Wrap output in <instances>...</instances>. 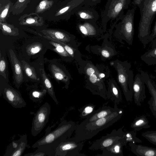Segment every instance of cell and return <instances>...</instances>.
I'll return each instance as SVG.
<instances>
[{"mask_svg":"<svg viewBox=\"0 0 156 156\" xmlns=\"http://www.w3.org/2000/svg\"><path fill=\"white\" fill-rule=\"evenodd\" d=\"M77 126L73 121L64 120L53 130L46 132L45 135L37 141L32 147L45 152L48 156H55L56 148L59 144L69 138L75 130Z\"/></svg>","mask_w":156,"mask_h":156,"instance_id":"cell-1","label":"cell"},{"mask_svg":"<svg viewBox=\"0 0 156 156\" xmlns=\"http://www.w3.org/2000/svg\"><path fill=\"white\" fill-rule=\"evenodd\" d=\"M122 114V109L117 106L114 112L105 117L87 123L82 122L77 126L74 137L69 139L78 142L90 139L100 131L117 122Z\"/></svg>","mask_w":156,"mask_h":156,"instance_id":"cell-2","label":"cell"},{"mask_svg":"<svg viewBox=\"0 0 156 156\" xmlns=\"http://www.w3.org/2000/svg\"><path fill=\"white\" fill-rule=\"evenodd\" d=\"M139 8L140 18L138 37L145 47L149 43L151 25L156 15V0H143Z\"/></svg>","mask_w":156,"mask_h":156,"instance_id":"cell-3","label":"cell"},{"mask_svg":"<svg viewBox=\"0 0 156 156\" xmlns=\"http://www.w3.org/2000/svg\"><path fill=\"white\" fill-rule=\"evenodd\" d=\"M118 73L119 82L127 101H131L133 95L134 74L130 69L131 64L127 61H117L115 64Z\"/></svg>","mask_w":156,"mask_h":156,"instance_id":"cell-4","label":"cell"},{"mask_svg":"<svg viewBox=\"0 0 156 156\" xmlns=\"http://www.w3.org/2000/svg\"><path fill=\"white\" fill-rule=\"evenodd\" d=\"M130 2V0H108L101 14V25L104 31L108 21L116 20L124 15V10L128 8Z\"/></svg>","mask_w":156,"mask_h":156,"instance_id":"cell-5","label":"cell"},{"mask_svg":"<svg viewBox=\"0 0 156 156\" xmlns=\"http://www.w3.org/2000/svg\"><path fill=\"white\" fill-rule=\"evenodd\" d=\"M135 11L134 8L128 9L126 14L121 17L120 21L114 27L115 34L130 45L132 44L134 35Z\"/></svg>","mask_w":156,"mask_h":156,"instance_id":"cell-6","label":"cell"},{"mask_svg":"<svg viewBox=\"0 0 156 156\" xmlns=\"http://www.w3.org/2000/svg\"><path fill=\"white\" fill-rule=\"evenodd\" d=\"M86 0H64L57 4V9L52 12V20H67L71 16L81 7L83 6Z\"/></svg>","mask_w":156,"mask_h":156,"instance_id":"cell-7","label":"cell"},{"mask_svg":"<svg viewBox=\"0 0 156 156\" xmlns=\"http://www.w3.org/2000/svg\"><path fill=\"white\" fill-rule=\"evenodd\" d=\"M49 104L46 102L39 109L34 116L32 124L31 133L35 136L39 133L48 122L51 112Z\"/></svg>","mask_w":156,"mask_h":156,"instance_id":"cell-8","label":"cell"},{"mask_svg":"<svg viewBox=\"0 0 156 156\" xmlns=\"http://www.w3.org/2000/svg\"><path fill=\"white\" fill-rule=\"evenodd\" d=\"M84 142H78L69 138L61 143L56 149L55 156H79L85 155L80 154Z\"/></svg>","mask_w":156,"mask_h":156,"instance_id":"cell-9","label":"cell"},{"mask_svg":"<svg viewBox=\"0 0 156 156\" xmlns=\"http://www.w3.org/2000/svg\"><path fill=\"white\" fill-rule=\"evenodd\" d=\"M123 127L117 130L114 129L106 136L97 140L89 147L91 150L102 149L111 145L123 137L125 134L122 130Z\"/></svg>","mask_w":156,"mask_h":156,"instance_id":"cell-10","label":"cell"},{"mask_svg":"<svg viewBox=\"0 0 156 156\" xmlns=\"http://www.w3.org/2000/svg\"><path fill=\"white\" fill-rule=\"evenodd\" d=\"M4 98L13 107L21 108L26 105V103L20 93L10 86L4 87L2 90Z\"/></svg>","mask_w":156,"mask_h":156,"instance_id":"cell-11","label":"cell"},{"mask_svg":"<svg viewBox=\"0 0 156 156\" xmlns=\"http://www.w3.org/2000/svg\"><path fill=\"white\" fill-rule=\"evenodd\" d=\"M9 60L13 74L14 81L16 87L19 88L23 79L22 66L12 49H9Z\"/></svg>","mask_w":156,"mask_h":156,"instance_id":"cell-12","label":"cell"},{"mask_svg":"<svg viewBox=\"0 0 156 156\" xmlns=\"http://www.w3.org/2000/svg\"><path fill=\"white\" fill-rule=\"evenodd\" d=\"M145 83L141 74H137L134 78L133 85V95L135 103L140 105V102L145 98Z\"/></svg>","mask_w":156,"mask_h":156,"instance_id":"cell-13","label":"cell"},{"mask_svg":"<svg viewBox=\"0 0 156 156\" xmlns=\"http://www.w3.org/2000/svg\"><path fill=\"white\" fill-rule=\"evenodd\" d=\"M75 14L77 18L81 21L95 23L99 17L98 12L95 10L85 5L78 9Z\"/></svg>","mask_w":156,"mask_h":156,"instance_id":"cell-14","label":"cell"},{"mask_svg":"<svg viewBox=\"0 0 156 156\" xmlns=\"http://www.w3.org/2000/svg\"><path fill=\"white\" fill-rule=\"evenodd\" d=\"M127 143L125 138L123 136L111 145L101 150L102 154L97 156H123V147Z\"/></svg>","mask_w":156,"mask_h":156,"instance_id":"cell-15","label":"cell"},{"mask_svg":"<svg viewBox=\"0 0 156 156\" xmlns=\"http://www.w3.org/2000/svg\"><path fill=\"white\" fill-rule=\"evenodd\" d=\"M143 77L151 97L149 104L152 112L156 116V87L154 82H153L147 73L141 71L140 74Z\"/></svg>","mask_w":156,"mask_h":156,"instance_id":"cell-16","label":"cell"},{"mask_svg":"<svg viewBox=\"0 0 156 156\" xmlns=\"http://www.w3.org/2000/svg\"><path fill=\"white\" fill-rule=\"evenodd\" d=\"M76 28L78 31L84 36L96 35L100 32L95 23L88 21L79 22L76 24Z\"/></svg>","mask_w":156,"mask_h":156,"instance_id":"cell-17","label":"cell"},{"mask_svg":"<svg viewBox=\"0 0 156 156\" xmlns=\"http://www.w3.org/2000/svg\"><path fill=\"white\" fill-rule=\"evenodd\" d=\"M117 106L115 105L114 108L106 106H104L95 110L82 122L87 123L105 117L114 112Z\"/></svg>","mask_w":156,"mask_h":156,"instance_id":"cell-18","label":"cell"},{"mask_svg":"<svg viewBox=\"0 0 156 156\" xmlns=\"http://www.w3.org/2000/svg\"><path fill=\"white\" fill-rule=\"evenodd\" d=\"M107 97V99L113 101L115 105L122 100L121 91L116 83L114 81H111L109 83Z\"/></svg>","mask_w":156,"mask_h":156,"instance_id":"cell-19","label":"cell"},{"mask_svg":"<svg viewBox=\"0 0 156 156\" xmlns=\"http://www.w3.org/2000/svg\"><path fill=\"white\" fill-rule=\"evenodd\" d=\"M42 32L45 35L65 43L69 42L71 38L66 32L58 30H44Z\"/></svg>","mask_w":156,"mask_h":156,"instance_id":"cell-20","label":"cell"},{"mask_svg":"<svg viewBox=\"0 0 156 156\" xmlns=\"http://www.w3.org/2000/svg\"><path fill=\"white\" fill-rule=\"evenodd\" d=\"M40 71L43 83L45 89L46 90L47 93L52 98L56 104L58 105L59 102L55 95L54 87L51 81L47 76L43 68H40Z\"/></svg>","mask_w":156,"mask_h":156,"instance_id":"cell-21","label":"cell"},{"mask_svg":"<svg viewBox=\"0 0 156 156\" xmlns=\"http://www.w3.org/2000/svg\"><path fill=\"white\" fill-rule=\"evenodd\" d=\"M133 152L140 156H156V149L142 145L130 144Z\"/></svg>","mask_w":156,"mask_h":156,"instance_id":"cell-22","label":"cell"},{"mask_svg":"<svg viewBox=\"0 0 156 156\" xmlns=\"http://www.w3.org/2000/svg\"><path fill=\"white\" fill-rule=\"evenodd\" d=\"M36 14L34 17V14L24 15L20 18V24L24 25H30L35 26H41L43 24V21L42 20H37L41 19V17Z\"/></svg>","mask_w":156,"mask_h":156,"instance_id":"cell-23","label":"cell"},{"mask_svg":"<svg viewBox=\"0 0 156 156\" xmlns=\"http://www.w3.org/2000/svg\"><path fill=\"white\" fill-rule=\"evenodd\" d=\"M51 70L55 80L58 81L64 82L67 86L69 78L61 69L55 64H52L51 66Z\"/></svg>","mask_w":156,"mask_h":156,"instance_id":"cell-24","label":"cell"},{"mask_svg":"<svg viewBox=\"0 0 156 156\" xmlns=\"http://www.w3.org/2000/svg\"><path fill=\"white\" fill-rule=\"evenodd\" d=\"M4 5L0 3V22L6 23L5 19L12 10L13 3L9 0H3Z\"/></svg>","mask_w":156,"mask_h":156,"instance_id":"cell-25","label":"cell"},{"mask_svg":"<svg viewBox=\"0 0 156 156\" xmlns=\"http://www.w3.org/2000/svg\"><path fill=\"white\" fill-rule=\"evenodd\" d=\"M140 58L148 66L156 65V47L146 52L141 56Z\"/></svg>","mask_w":156,"mask_h":156,"instance_id":"cell-26","label":"cell"},{"mask_svg":"<svg viewBox=\"0 0 156 156\" xmlns=\"http://www.w3.org/2000/svg\"><path fill=\"white\" fill-rule=\"evenodd\" d=\"M0 28L2 34L5 35L15 36L19 34L18 29L13 25L0 22Z\"/></svg>","mask_w":156,"mask_h":156,"instance_id":"cell-27","label":"cell"},{"mask_svg":"<svg viewBox=\"0 0 156 156\" xmlns=\"http://www.w3.org/2000/svg\"><path fill=\"white\" fill-rule=\"evenodd\" d=\"M20 142L17 149L11 156H21L24 152L27 145V136L26 134L20 136Z\"/></svg>","mask_w":156,"mask_h":156,"instance_id":"cell-28","label":"cell"},{"mask_svg":"<svg viewBox=\"0 0 156 156\" xmlns=\"http://www.w3.org/2000/svg\"><path fill=\"white\" fill-rule=\"evenodd\" d=\"M23 69L24 70L26 75L30 78L38 80L35 69L31 66L27 62L24 60L21 61Z\"/></svg>","mask_w":156,"mask_h":156,"instance_id":"cell-29","label":"cell"},{"mask_svg":"<svg viewBox=\"0 0 156 156\" xmlns=\"http://www.w3.org/2000/svg\"><path fill=\"white\" fill-rule=\"evenodd\" d=\"M95 105L93 104H89L86 105L78 110L80 113V117L82 119H86L95 110Z\"/></svg>","mask_w":156,"mask_h":156,"instance_id":"cell-30","label":"cell"},{"mask_svg":"<svg viewBox=\"0 0 156 156\" xmlns=\"http://www.w3.org/2000/svg\"><path fill=\"white\" fill-rule=\"evenodd\" d=\"M42 45L40 42L33 43L28 45L26 48V52L29 55H35L42 50Z\"/></svg>","mask_w":156,"mask_h":156,"instance_id":"cell-31","label":"cell"},{"mask_svg":"<svg viewBox=\"0 0 156 156\" xmlns=\"http://www.w3.org/2000/svg\"><path fill=\"white\" fill-rule=\"evenodd\" d=\"M53 3L52 0H43L37 7L35 12L37 13L44 12L51 8Z\"/></svg>","mask_w":156,"mask_h":156,"instance_id":"cell-32","label":"cell"},{"mask_svg":"<svg viewBox=\"0 0 156 156\" xmlns=\"http://www.w3.org/2000/svg\"><path fill=\"white\" fill-rule=\"evenodd\" d=\"M49 43L55 47L53 50L61 56L65 57L71 56L61 44L52 41H49Z\"/></svg>","mask_w":156,"mask_h":156,"instance_id":"cell-33","label":"cell"},{"mask_svg":"<svg viewBox=\"0 0 156 156\" xmlns=\"http://www.w3.org/2000/svg\"><path fill=\"white\" fill-rule=\"evenodd\" d=\"M47 92L45 89L42 91L34 90L30 95V99L34 102H36L41 100L42 98Z\"/></svg>","mask_w":156,"mask_h":156,"instance_id":"cell-34","label":"cell"},{"mask_svg":"<svg viewBox=\"0 0 156 156\" xmlns=\"http://www.w3.org/2000/svg\"><path fill=\"white\" fill-rule=\"evenodd\" d=\"M43 37L48 40L51 41L56 42L62 45L64 48L66 50L69 54L70 56L73 57L74 56V51L73 49L69 46L66 44L65 43L60 41L53 39L49 36L45 35L43 36Z\"/></svg>","mask_w":156,"mask_h":156,"instance_id":"cell-35","label":"cell"},{"mask_svg":"<svg viewBox=\"0 0 156 156\" xmlns=\"http://www.w3.org/2000/svg\"><path fill=\"white\" fill-rule=\"evenodd\" d=\"M20 142V139L12 142L7 149L4 156H11L14 151L17 149Z\"/></svg>","mask_w":156,"mask_h":156,"instance_id":"cell-36","label":"cell"},{"mask_svg":"<svg viewBox=\"0 0 156 156\" xmlns=\"http://www.w3.org/2000/svg\"><path fill=\"white\" fill-rule=\"evenodd\" d=\"M7 63L3 56H2L1 52H0V75L5 79H6V71Z\"/></svg>","mask_w":156,"mask_h":156,"instance_id":"cell-37","label":"cell"},{"mask_svg":"<svg viewBox=\"0 0 156 156\" xmlns=\"http://www.w3.org/2000/svg\"><path fill=\"white\" fill-rule=\"evenodd\" d=\"M47 154L43 151L37 149L34 152L28 153L24 155V156H46Z\"/></svg>","mask_w":156,"mask_h":156,"instance_id":"cell-38","label":"cell"},{"mask_svg":"<svg viewBox=\"0 0 156 156\" xmlns=\"http://www.w3.org/2000/svg\"><path fill=\"white\" fill-rule=\"evenodd\" d=\"M146 120H144L143 118H141L134 122V123L132 124L131 127L135 128L136 127L142 126H144V124H146Z\"/></svg>","mask_w":156,"mask_h":156,"instance_id":"cell-39","label":"cell"},{"mask_svg":"<svg viewBox=\"0 0 156 156\" xmlns=\"http://www.w3.org/2000/svg\"><path fill=\"white\" fill-rule=\"evenodd\" d=\"M144 136H145L147 139H149L153 143L156 144V132H152L151 133L144 134Z\"/></svg>","mask_w":156,"mask_h":156,"instance_id":"cell-40","label":"cell"},{"mask_svg":"<svg viewBox=\"0 0 156 156\" xmlns=\"http://www.w3.org/2000/svg\"><path fill=\"white\" fill-rule=\"evenodd\" d=\"M101 0H86L84 5L87 6H95L101 2Z\"/></svg>","mask_w":156,"mask_h":156,"instance_id":"cell-41","label":"cell"},{"mask_svg":"<svg viewBox=\"0 0 156 156\" xmlns=\"http://www.w3.org/2000/svg\"><path fill=\"white\" fill-rule=\"evenodd\" d=\"M156 37V21L149 38V41L150 42L152 41Z\"/></svg>","mask_w":156,"mask_h":156,"instance_id":"cell-42","label":"cell"},{"mask_svg":"<svg viewBox=\"0 0 156 156\" xmlns=\"http://www.w3.org/2000/svg\"><path fill=\"white\" fill-rule=\"evenodd\" d=\"M87 74L89 76L96 72L95 69L92 67H88L86 69Z\"/></svg>","mask_w":156,"mask_h":156,"instance_id":"cell-43","label":"cell"},{"mask_svg":"<svg viewBox=\"0 0 156 156\" xmlns=\"http://www.w3.org/2000/svg\"><path fill=\"white\" fill-rule=\"evenodd\" d=\"M101 54L103 57L106 58L109 57L110 56V53L108 51L105 49L101 51Z\"/></svg>","mask_w":156,"mask_h":156,"instance_id":"cell-44","label":"cell"},{"mask_svg":"<svg viewBox=\"0 0 156 156\" xmlns=\"http://www.w3.org/2000/svg\"><path fill=\"white\" fill-rule=\"evenodd\" d=\"M143 1V0H133L132 3L133 5L139 7Z\"/></svg>","mask_w":156,"mask_h":156,"instance_id":"cell-45","label":"cell"},{"mask_svg":"<svg viewBox=\"0 0 156 156\" xmlns=\"http://www.w3.org/2000/svg\"><path fill=\"white\" fill-rule=\"evenodd\" d=\"M27 0H18L17 2L16 3L15 7H19V6H21L23 4H24L25 2Z\"/></svg>","mask_w":156,"mask_h":156,"instance_id":"cell-46","label":"cell"},{"mask_svg":"<svg viewBox=\"0 0 156 156\" xmlns=\"http://www.w3.org/2000/svg\"><path fill=\"white\" fill-rule=\"evenodd\" d=\"M155 47H156V40H153L152 41L151 48H152Z\"/></svg>","mask_w":156,"mask_h":156,"instance_id":"cell-47","label":"cell"},{"mask_svg":"<svg viewBox=\"0 0 156 156\" xmlns=\"http://www.w3.org/2000/svg\"><path fill=\"white\" fill-rule=\"evenodd\" d=\"M154 71H155V72H156V67L155 68V70H154Z\"/></svg>","mask_w":156,"mask_h":156,"instance_id":"cell-48","label":"cell"},{"mask_svg":"<svg viewBox=\"0 0 156 156\" xmlns=\"http://www.w3.org/2000/svg\"><path fill=\"white\" fill-rule=\"evenodd\" d=\"M154 40H156V37Z\"/></svg>","mask_w":156,"mask_h":156,"instance_id":"cell-49","label":"cell"}]
</instances>
